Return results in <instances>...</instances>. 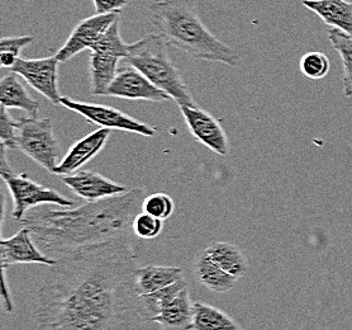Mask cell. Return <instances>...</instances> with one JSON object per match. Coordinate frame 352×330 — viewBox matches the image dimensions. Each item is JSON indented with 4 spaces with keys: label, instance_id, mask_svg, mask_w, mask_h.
Here are the masks:
<instances>
[{
    "label": "cell",
    "instance_id": "13",
    "mask_svg": "<svg viewBox=\"0 0 352 330\" xmlns=\"http://www.w3.org/2000/svg\"><path fill=\"white\" fill-rule=\"evenodd\" d=\"M61 181L74 194L87 202L102 201L105 198L127 194L129 191L127 187L113 182L91 170H78L72 176H63Z\"/></svg>",
    "mask_w": 352,
    "mask_h": 330
},
{
    "label": "cell",
    "instance_id": "8",
    "mask_svg": "<svg viewBox=\"0 0 352 330\" xmlns=\"http://www.w3.org/2000/svg\"><path fill=\"white\" fill-rule=\"evenodd\" d=\"M58 65L56 56L42 59L19 57L10 72L18 74L34 90H37L54 105H60L61 96L58 92Z\"/></svg>",
    "mask_w": 352,
    "mask_h": 330
},
{
    "label": "cell",
    "instance_id": "7",
    "mask_svg": "<svg viewBox=\"0 0 352 330\" xmlns=\"http://www.w3.org/2000/svg\"><path fill=\"white\" fill-rule=\"evenodd\" d=\"M60 105H64L65 108L72 112L80 114L87 121L103 129L122 130L147 137L153 136L156 132V130L151 126L109 105L85 103L69 97H61Z\"/></svg>",
    "mask_w": 352,
    "mask_h": 330
},
{
    "label": "cell",
    "instance_id": "30",
    "mask_svg": "<svg viewBox=\"0 0 352 330\" xmlns=\"http://www.w3.org/2000/svg\"><path fill=\"white\" fill-rule=\"evenodd\" d=\"M96 14H112L120 13L127 6V0H93Z\"/></svg>",
    "mask_w": 352,
    "mask_h": 330
},
{
    "label": "cell",
    "instance_id": "10",
    "mask_svg": "<svg viewBox=\"0 0 352 330\" xmlns=\"http://www.w3.org/2000/svg\"><path fill=\"white\" fill-rule=\"evenodd\" d=\"M192 136L213 153L226 156L230 153L228 137L219 121L198 105H179Z\"/></svg>",
    "mask_w": 352,
    "mask_h": 330
},
{
    "label": "cell",
    "instance_id": "26",
    "mask_svg": "<svg viewBox=\"0 0 352 330\" xmlns=\"http://www.w3.org/2000/svg\"><path fill=\"white\" fill-rule=\"evenodd\" d=\"M32 36H18V37H3L0 41V65L4 69H12L16 60L21 57L24 48L32 43Z\"/></svg>",
    "mask_w": 352,
    "mask_h": 330
},
{
    "label": "cell",
    "instance_id": "16",
    "mask_svg": "<svg viewBox=\"0 0 352 330\" xmlns=\"http://www.w3.org/2000/svg\"><path fill=\"white\" fill-rule=\"evenodd\" d=\"M185 280L180 267L146 266L136 269V291L140 302L153 298L177 282Z\"/></svg>",
    "mask_w": 352,
    "mask_h": 330
},
{
    "label": "cell",
    "instance_id": "18",
    "mask_svg": "<svg viewBox=\"0 0 352 330\" xmlns=\"http://www.w3.org/2000/svg\"><path fill=\"white\" fill-rule=\"evenodd\" d=\"M0 103L9 110L19 108L33 118H37L40 111L38 101L28 93L22 78L13 72L0 81Z\"/></svg>",
    "mask_w": 352,
    "mask_h": 330
},
{
    "label": "cell",
    "instance_id": "24",
    "mask_svg": "<svg viewBox=\"0 0 352 330\" xmlns=\"http://www.w3.org/2000/svg\"><path fill=\"white\" fill-rule=\"evenodd\" d=\"M329 40L332 48L340 54L344 65V97H352V37L337 28H332L329 31Z\"/></svg>",
    "mask_w": 352,
    "mask_h": 330
},
{
    "label": "cell",
    "instance_id": "3",
    "mask_svg": "<svg viewBox=\"0 0 352 330\" xmlns=\"http://www.w3.org/2000/svg\"><path fill=\"white\" fill-rule=\"evenodd\" d=\"M151 23L168 42L200 61L239 64L237 52L209 31L197 12L195 0H157L150 6Z\"/></svg>",
    "mask_w": 352,
    "mask_h": 330
},
{
    "label": "cell",
    "instance_id": "15",
    "mask_svg": "<svg viewBox=\"0 0 352 330\" xmlns=\"http://www.w3.org/2000/svg\"><path fill=\"white\" fill-rule=\"evenodd\" d=\"M192 305L189 290L185 287L161 301L157 314L151 322H157L165 330H189L192 325Z\"/></svg>",
    "mask_w": 352,
    "mask_h": 330
},
{
    "label": "cell",
    "instance_id": "11",
    "mask_svg": "<svg viewBox=\"0 0 352 330\" xmlns=\"http://www.w3.org/2000/svg\"><path fill=\"white\" fill-rule=\"evenodd\" d=\"M0 260L1 268L13 265H45L54 267L57 265V259L48 257L33 239L30 227L24 226L16 235L9 239H1L0 242Z\"/></svg>",
    "mask_w": 352,
    "mask_h": 330
},
{
    "label": "cell",
    "instance_id": "2",
    "mask_svg": "<svg viewBox=\"0 0 352 330\" xmlns=\"http://www.w3.org/2000/svg\"><path fill=\"white\" fill-rule=\"evenodd\" d=\"M144 198L142 188H133L75 209H54L45 205L31 209L21 223L31 229L38 248L57 259L87 245L137 239L133 223L144 211Z\"/></svg>",
    "mask_w": 352,
    "mask_h": 330
},
{
    "label": "cell",
    "instance_id": "25",
    "mask_svg": "<svg viewBox=\"0 0 352 330\" xmlns=\"http://www.w3.org/2000/svg\"><path fill=\"white\" fill-rule=\"evenodd\" d=\"M299 68L305 78L312 81H320L327 76L331 69V63L327 55H324L323 52L311 51L302 56Z\"/></svg>",
    "mask_w": 352,
    "mask_h": 330
},
{
    "label": "cell",
    "instance_id": "9",
    "mask_svg": "<svg viewBox=\"0 0 352 330\" xmlns=\"http://www.w3.org/2000/svg\"><path fill=\"white\" fill-rule=\"evenodd\" d=\"M105 97L147 102H166L171 99L168 93L157 88L144 74L131 65L118 69L117 76L112 81Z\"/></svg>",
    "mask_w": 352,
    "mask_h": 330
},
{
    "label": "cell",
    "instance_id": "23",
    "mask_svg": "<svg viewBox=\"0 0 352 330\" xmlns=\"http://www.w3.org/2000/svg\"><path fill=\"white\" fill-rule=\"evenodd\" d=\"M90 50L98 54L118 57L120 60L129 56V43H126L120 36V18L105 30V32L94 42Z\"/></svg>",
    "mask_w": 352,
    "mask_h": 330
},
{
    "label": "cell",
    "instance_id": "19",
    "mask_svg": "<svg viewBox=\"0 0 352 330\" xmlns=\"http://www.w3.org/2000/svg\"><path fill=\"white\" fill-rule=\"evenodd\" d=\"M194 274L204 287L217 293L230 292L239 281L214 263L204 250L194 260Z\"/></svg>",
    "mask_w": 352,
    "mask_h": 330
},
{
    "label": "cell",
    "instance_id": "1",
    "mask_svg": "<svg viewBox=\"0 0 352 330\" xmlns=\"http://www.w3.org/2000/svg\"><path fill=\"white\" fill-rule=\"evenodd\" d=\"M144 242L113 240L57 258L37 295V330H135L146 322L136 291Z\"/></svg>",
    "mask_w": 352,
    "mask_h": 330
},
{
    "label": "cell",
    "instance_id": "29",
    "mask_svg": "<svg viewBox=\"0 0 352 330\" xmlns=\"http://www.w3.org/2000/svg\"><path fill=\"white\" fill-rule=\"evenodd\" d=\"M16 125L18 121L13 120L9 114L8 108L1 105V117H0V140L1 145L7 149H16Z\"/></svg>",
    "mask_w": 352,
    "mask_h": 330
},
{
    "label": "cell",
    "instance_id": "12",
    "mask_svg": "<svg viewBox=\"0 0 352 330\" xmlns=\"http://www.w3.org/2000/svg\"><path fill=\"white\" fill-rule=\"evenodd\" d=\"M118 18L120 13H112L96 14L80 21L79 25L74 28L66 43L55 55L60 64L67 63L70 59L80 54L81 51L90 49L94 45V42L105 32V30Z\"/></svg>",
    "mask_w": 352,
    "mask_h": 330
},
{
    "label": "cell",
    "instance_id": "20",
    "mask_svg": "<svg viewBox=\"0 0 352 330\" xmlns=\"http://www.w3.org/2000/svg\"><path fill=\"white\" fill-rule=\"evenodd\" d=\"M120 59L93 52L89 61V75H90V94L91 96H107L114 78L118 73V63Z\"/></svg>",
    "mask_w": 352,
    "mask_h": 330
},
{
    "label": "cell",
    "instance_id": "4",
    "mask_svg": "<svg viewBox=\"0 0 352 330\" xmlns=\"http://www.w3.org/2000/svg\"><path fill=\"white\" fill-rule=\"evenodd\" d=\"M168 42L160 33H150L129 45V56L124 61L136 68L157 88L168 93L177 105L195 107L198 105L182 74L168 56Z\"/></svg>",
    "mask_w": 352,
    "mask_h": 330
},
{
    "label": "cell",
    "instance_id": "6",
    "mask_svg": "<svg viewBox=\"0 0 352 330\" xmlns=\"http://www.w3.org/2000/svg\"><path fill=\"white\" fill-rule=\"evenodd\" d=\"M4 185L8 187L9 192L13 198V211L12 216L22 221L30 209L45 206V205H57L65 209H72L78 201L65 197L56 189L48 188L40 185L25 174H18L16 170L6 176H1Z\"/></svg>",
    "mask_w": 352,
    "mask_h": 330
},
{
    "label": "cell",
    "instance_id": "17",
    "mask_svg": "<svg viewBox=\"0 0 352 330\" xmlns=\"http://www.w3.org/2000/svg\"><path fill=\"white\" fill-rule=\"evenodd\" d=\"M303 6L320 16L326 25H332L352 37V1L303 0Z\"/></svg>",
    "mask_w": 352,
    "mask_h": 330
},
{
    "label": "cell",
    "instance_id": "27",
    "mask_svg": "<svg viewBox=\"0 0 352 330\" xmlns=\"http://www.w3.org/2000/svg\"><path fill=\"white\" fill-rule=\"evenodd\" d=\"M164 229V220L150 214L140 212L133 223V233L141 240H151L160 235Z\"/></svg>",
    "mask_w": 352,
    "mask_h": 330
},
{
    "label": "cell",
    "instance_id": "21",
    "mask_svg": "<svg viewBox=\"0 0 352 330\" xmlns=\"http://www.w3.org/2000/svg\"><path fill=\"white\" fill-rule=\"evenodd\" d=\"M208 257L227 274L240 280L248 274V258L236 245L224 242H213L204 249Z\"/></svg>",
    "mask_w": 352,
    "mask_h": 330
},
{
    "label": "cell",
    "instance_id": "28",
    "mask_svg": "<svg viewBox=\"0 0 352 330\" xmlns=\"http://www.w3.org/2000/svg\"><path fill=\"white\" fill-rule=\"evenodd\" d=\"M174 201L166 194H155L144 198V212L155 218L166 220L174 212Z\"/></svg>",
    "mask_w": 352,
    "mask_h": 330
},
{
    "label": "cell",
    "instance_id": "5",
    "mask_svg": "<svg viewBox=\"0 0 352 330\" xmlns=\"http://www.w3.org/2000/svg\"><path fill=\"white\" fill-rule=\"evenodd\" d=\"M16 149L52 174L60 164L61 146L50 118L22 117L18 120Z\"/></svg>",
    "mask_w": 352,
    "mask_h": 330
},
{
    "label": "cell",
    "instance_id": "14",
    "mask_svg": "<svg viewBox=\"0 0 352 330\" xmlns=\"http://www.w3.org/2000/svg\"><path fill=\"white\" fill-rule=\"evenodd\" d=\"M111 129H103L93 131L85 137L80 138L75 145L70 147L69 153L65 155L64 159L57 165L54 174L56 176H72L84 167L89 161L103 150L107 141L111 136Z\"/></svg>",
    "mask_w": 352,
    "mask_h": 330
},
{
    "label": "cell",
    "instance_id": "22",
    "mask_svg": "<svg viewBox=\"0 0 352 330\" xmlns=\"http://www.w3.org/2000/svg\"><path fill=\"white\" fill-rule=\"evenodd\" d=\"M189 330H243L230 315L214 306L194 302L192 325Z\"/></svg>",
    "mask_w": 352,
    "mask_h": 330
}]
</instances>
